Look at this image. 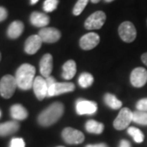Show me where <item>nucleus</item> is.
<instances>
[{
  "mask_svg": "<svg viewBox=\"0 0 147 147\" xmlns=\"http://www.w3.org/2000/svg\"><path fill=\"white\" fill-rule=\"evenodd\" d=\"M63 112L64 105L61 103L55 102L38 115V122L42 126H51L59 120V119L63 115Z\"/></svg>",
  "mask_w": 147,
  "mask_h": 147,
  "instance_id": "obj_1",
  "label": "nucleus"
},
{
  "mask_svg": "<svg viewBox=\"0 0 147 147\" xmlns=\"http://www.w3.org/2000/svg\"><path fill=\"white\" fill-rule=\"evenodd\" d=\"M35 75V68L30 64H23L16 73L17 87L22 90L30 89L33 87Z\"/></svg>",
  "mask_w": 147,
  "mask_h": 147,
  "instance_id": "obj_2",
  "label": "nucleus"
},
{
  "mask_svg": "<svg viewBox=\"0 0 147 147\" xmlns=\"http://www.w3.org/2000/svg\"><path fill=\"white\" fill-rule=\"evenodd\" d=\"M17 87L16 78L11 75L3 76L0 81V94L6 99L10 98L14 94Z\"/></svg>",
  "mask_w": 147,
  "mask_h": 147,
  "instance_id": "obj_3",
  "label": "nucleus"
},
{
  "mask_svg": "<svg viewBox=\"0 0 147 147\" xmlns=\"http://www.w3.org/2000/svg\"><path fill=\"white\" fill-rule=\"evenodd\" d=\"M105 20H106V16L105 12L98 11L92 13L91 16L88 17V19L84 23V26L87 30H99L105 24Z\"/></svg>",
  "mask_w": 147,
  "mask_h": 147,
  "instance_id": "obj_4",
  "label": "nucleus"
},
{
  "mask_svg": "<svg viewBox=\"0 0 147 147\" xmlns=\"http://www.w3.org/2000/svg\"><path fill=\"white\" fill-rule=\"evenodd\" d=\"M119 34L125 42H133L137 37V30L130 21H124L119 27Z\"/></svg>",
  "mask_w": 147,
  "mask_h": 147,
  "instance_id": "obj_5",
  "label": "nucleus"
},
{
  "mask_svg": "<svg viewBox=\"0 0 147 147\" xmlns=\"http://www.w3.org/2000/svg\"><path fill=\"white\" fill-rule=\"evenodd\" d=\"M132 112L128 108H123L114 121V127L117 130H123L132 121Z\"/></svg>",
  "mask_w": 147,
  "mask_h": 147,
  "instance_id": "obj_6",
  "label": "nucleus"
},
{
  "mask_svg": "<svg viewBox=\"0 0 147 147\" xmlns=\"http://www.w3.org/2000/svg\"><path fill=\"white\" fill-rule=\"evenodd\" d=\"M62 138L65 142L70 145L80 144L84 141V135L79 130L72 127H66L62 131Z\"/></svg>",
  "mask_w": 147,
  "mask_h": 147,
  "instance_id": "obj_7",
  "label": "nucleus"
},
{
  "mask_svg": "<svg viewBox=\"0 0 147 147\" xmlns=\"http://www.w3.org/2000/svg\"><path fill=\"white\" fill-rule=\"evenodd\" d=\"M38 36L41 38L42 42L47 43H53L57 42L61 38V34L56 28L53 27H44L38 32Z\"/></svg>",
  "mask_w": 147,
  "mask_h": 147,
  "instance_id": "obj_8",
  "label": "nucleus"
},
{
  "mask_svg": "<svg viewBox=\"0 0 147 147\" xmlns=\"http://www.w3.org/2000/svg\"><path fill=\"white\" fill-rule=\"evenodd\" d=\"M130 81L135 88H142L147 83V70L142 67L134 69L131 74Z\"/></svg>",
  "mask_w": 147,
  "mask_h": 147,
  "instance_id": "obj_9",
  "label": "nucleus"
},
{
  "mask_svg": "<svg viewBox=\"0 0 147 147\" xmlns=\"http://www.w3.org/2000/svg\"><path fill=\"white\" fill-rule=\"evenodd\" d=\"M74 88L75 86L72 83H56L48 88L47 96H54L65 92H69L74 91Z\"/></svg>",
  "mask_w": 147,
  "mask_h": 147,
  "instance_id": "obj_10",
  "label": "nucleus"
},
{
  "mask_svg": "<svg viewBox=\"0 0 147 147\" xmlns=\"http://www.w3.org/2000/svg\"><path fill=\"white\" fill-rule=\"evenodd\" d=\"M100 42V36L96 33H88L80 38L79 44L84 50H91L97 46Z\"/></svg>",
  "mask_w": 147,
  "mask_h": 147,
  "instance_id": "obj_11",
  "label": "nucleus"
},
{
  "mask_svg": "<svg viewBox=\"0 0 147 147\" xmlns=\"http://www.w3.org/2000/svg\"><path fill=\"white\" fill-rule=\"evenodd\" d=\"M33 88H34V92L35 93L38 100H43L47 96L48 87L46 83V79H44L42 77L38 76L34 79Z\"/></svg>",
  "mask_w": 147,
  "mask_h": 147,
  "instance_id": "obj_12",
  "label": "nucleus"
},
{
  "mask_svg": "<svg viewBox=\"0 0 147 147\" xmlns=\"http://www.w3.org/2000/svg\"><path fill=\"white\" fill-rule=\"evenodd\" d=\"M97 110L96 104L91 100H79L76 104V111L77 113L82 115H93Z\"/></svg>",
  "mask_w": 147,
  "mask_h": 147,
  "instance_id": "obj_13",
  "label": "nucleus"
},
{
  "mask_svg": "<svg viewBox=\"0 0 147 147\" xmlns=\"http://www.w3.org/2000/svg\"><path fill=\"white\" fill-rule=\"evenodd\" d=\"M42 39L38 34L30 36L25 42V52L30 55L36 53L42 46Z\"/></svg>",
  "mask_w": 147,
  "mask_h": 147,
  "instance_id": "obj_14",
  "label": "nucleus"
},
{
  "mask_svg": "<svg viewBox=\"0 0 147 147\" xmlns=\"http://www.w3.org/2000/svg\"><path fill=\"white\" fill-rule=\"evenodd\" d=\"M40 73L45 78L50 76L53 70V57L51 54H45L41 59L39 63Z\"/></svg>",
  "mask_w": 147,
  "mask_h": 147,
  "instance_id": "obj_15",
  "label": "nucleus"
},
{
  "mask_svg": "<svg viewBox=\"0 0 147 147\" xmlns=\"http://www.w3.org/2000/svg\"><path fill=\"white\" fill-rule=\"evenodd\" d=\"M30 22L33 26L35 27H42L44 28L47 26L50 22V18L45 13L34 11L30 15Z\"/></svg>",
  "mask_w": 147,
  "mask_h": 147,
  "instance_id": "obj_16",
  "label": "nucleus"
},
{
  "mask_svg": "<svg viewBox=\"0 0 147 147\" xmlns=\"http://www.w3.org/2000/svg\"><path fill=\"white\" fill-rule=\"evenodd\" d=\"M24 30V24L20 21L11 22L7 29V36L11 39H15L21 36Z\"/></svg>",
  "mask_w": 147,
  "mask_h": 147,
  "instance_id": "obj_17",
  "label": "nucleus"
},
{
  "mask_svg": "<svg viewBox=\"0 0 147 147\" xmlns=\"http://www.w3.org/2000/svg\"><path fill=\"white\" fill-rule=\"evenodd\" d=\"M20 127L17 122L9 121L3 123H0V137H5L15 133Z\"/></svg>",
  "mask_w": 147,
  "mask_h": 147,
  "instance_id": "obj_18",
  "label": "nucleus"
},
{
  "mask_svg": "<svg viewBox=\"0 0 147 147\" xmlns=\"http://www.w3.org/2000/svg\"><path fill=\"white\" fill-rule=\"evenodd\" d=\"M76 74V64L73 60H69L63 65L62 78L65 79H73Z\"/></svg>",
  "mask_w": 147,
  "mask_h": 147,
  "instance_id": "obj_19",
  "label": "nucleus"
},
{
  "mask_svg": "<svg viewBox=\"0 0 147 147\" xmlns=\"http://www.w3.org/2000/svg\"><path fill=\"white\" fill-rule=\"evenodd\" d=\"M11 115L15 119L23 120L28 117V112L24 106L20 104H16L11 107Z\"/></svg>",
  "mask_w": 147,
  "mask_h": 147,
  "instance_id": "obj_20",
  "label": "nucleus"
},
{
  "mask_svg": "<svg viewBox=\"0 0 147 147\" xmlns=\"http://www.w3.org/2000/svg\"><path fill=\"white\" fill-rule=\"evenodd\" d=\"M86 130L90 133H95V134H100L104 130V125L103 123L96 122L95 120H88L87 122L86 125Z\"/></svg>",
  "mask_w": 147,
  "mask_h": 147,
  "instance_id": "obj_21",
  "label": "nucleus"
},
{
  "mask_svg": "<svg viewBox=\"0 0 147 147\" xmlns=\"http://www.w3.org/2000/svg\"><path fill=\"white\" fill-rule=\"evenodd\" d=\"M105 101L107 105H109L110 108L114 110H119L122 106V102L120 100L117 99L115 96L110 94V93H107L105 96Z\"/></svg>",
  "mask_w": 147,
  "mask_h": 147,
  "instance_id": "obj_22",
  "label": "nucleus"
},
{
  "mask_svg": "<svg viewBox=\"0 0 147 147\" xmlns=\"http://www.w3.org/2000/svg\"><path fill=\"white\" fill-rule=\"evenodd\" d=\"M132 121L141 125H147V112L139 110L133 112Z\"/></svg>",
  "mask_w": 147,
  "mask_h": 147,
  "instance_id": "obj_23",
  "label": "nucleus"
},
{
  "mask_svg": "<svg viewBox=\"0 0 147 147\" xmlns=\"http://www.w3.org/2000/svg\"><path fill=\"white\" fill-rule=\"evenodd\" d=\"M79 84L82 88H88L93 84V77L89 73H83L79 78Z\"/></svg>",
  "mask_w": 147,
  "mask_h": 147,
  "instance_id": "obj_24",
  "label": "nucleus"
},
{
  "mask_svg": "<svg viewBox=\"0 0 147 147\" xmlns=\"http://www.w3.org/2000/svg\"><path fill=\"white\" fill-rule=\"evenodd\" d=\"M127 132L131 137H132L134 141L137 143H142L144 141V134L142 133V131L140 129H138L137 127H130L127 129Z\"/></svg>",
  "mask_w": 147,
  "mask_h": 147,
  "instance_id": "obj_25",
  "label": "nucleus"
},
{
  "mask_svg": "<svg viewBox=\"0 0 147 147\" xmlns=\"http://www.w3.org/2000/svg\"><path fill=\"white\" fill-rule=\"evenodd\" d=\"M89 0H78V2L75 3L73 9V13L74 16H79L84 10L85 7L87 6Z\"/></svg>",
  "mask_w": 147,
  "mask_h": 147,
  "instance_id": "obj_26",
  "label": "nucleus"
},
{
  "mask_svg": "<svg viewBox=\"0 0 147 147\" xmlns=\"http://www.w3.org/2000/svg\"><path fill=\"white\" fill-rule=\"evenodd\" d=\"M59 0H45L43 3V10L46 12H52L57 9Z\"/></svg>",
  "mask_w": 147,
  "mask_h": 147,
  "instance_id": "obj_27",
  "label": "nucleus"
},
{
  "mask_svg": "<svg viewBox=\"0 0 147 147\" xmlns=\"http://www.w3.org/2000/svg\"><path fill=\"white\" fill-rule=\"evenodd\" d=\"M137 109L139 111L147 112V98H143L137 102Z\"/></svg>",
  "mask_w": 147,
  "mask_h": 147,
  "instance_id": "obj_28",
  "label": "nucleus"
},
{
  "mask_svg": "<svg viewBox=\"0 0 147 147\" xmlns=\"http://www.w3.org/2000/svg\"><path fill=\"white\" fill-rule=\"evenodd\" d=\"M10 147H26L22 138H14L11 142Z\"/></svg>",
  "mask_w": 147,
  "mask_h": 147,
  "instance_id": "obj_29",
  "label": "nucleus"
},
{
  "mask_svg": "<svg viewBox=\"0 0 147 147\" xmlns=\"http://www.w3.org/2000/svg\"><path fill=\"white\" fill-rule=\"evenodd\" d=\"M7 17V11L3 7H0V22L3 21Z\"/></svg>",
  "mask_w": 147,
  "mask_h": 147,
  "instance_id": "obj_30",
  "label": "nucleus"
},
{
  "mask_svg": "<svg viewBox=\"0 0 147 147\" xmlns=\"http://www.w3.org/2000/svg\"><path fill=\"white\" fill-rule=\"evenodd\" d=\"M46 83H47V87L49 88V87H51V86L53 85L54 84H56L57 82H56V79H54L53 77H52V76H49V77L46 78Z\"/></svg>",
  "mask_w": 147,
  "mask_h": 147,
  "instance_id": "obj_31",
  "label": "nucleus"
},
{
  "mask_svg": "<svg viewBox=\"0 0 147 147\" xmlns=\"http://www.w3.org/2000/svg\"><path fill=\"white\" fill-rule=\"evenodd\" d=\"M119 147H131V145L126 140H123V141H121Z\"/></svg>",
  "mask_w": 147,
  "mask_h": 147,
  "instance_id": "obj_32",
  "label": "nucleus"
},
{
  "mask_svg": "<svg viewBox=\"0 0 147 147\" xmlns=\"http://www.w3.org/2000/svg\"><path fill=\"white\" fill-rule=\"evenodd\" d=\"M86 147H108V146H107V145L101 143V144H96V145H88V146H87Z\"/></svg>",
  "mask_w": 147,
  "mask_h": 147,
  "instance_id": "obj_33",
  "label": "nucleus"
},
{
  "mask_svg": "<svg viewBox=\"0 0 147 147\" xmlns=\"http://www.w3.org/2000/svg\"><path fill=\"white\" fill-rule=\"evenodd\" d=\"M142 61L143 63L147 66V53H144L142 56Z\"/></svg>",
  "mask_w": 147,
  "mask_h": 147,
  "instance_id": "obj_34",
  "label": "nucleus"
},
{
  "mask_svg": "<svg viewBox=\"0 0 147 147\" xmlns=\"http://www.w3.org/2000/svg\"><path fill=\"white\" fill-rule=\"evenodd\" d=\"M38 2V0H30V4L31 5H34V4H35Z\"/></svg>",
  "mask_w": 147,
  "mask_h": 147,
  "instance_id": "obj_35",
  "label": "nucleus"
},
{
  "mask_svg": "<svg viewBox=\"0 0 147 147\" xmlns=\"http://www.w3.org/2000/svg\"><path fill=\"white\" fill-rule=\"evenodd\" d=\"M92 1V3H99L100 0H91Z\"/></svg>",
  "mask_w": 147,
  "mask_h": 147,
  "instance_id": "obj_36",
  "label": "nucleus"
},
{
  "mask_svg": "<svg viewBox=\"0 0 147 147\" xmlns=\"http://www.w3.org/2000/svg\"><path fill=\"white\" fill-rule=\"evenodd\" d=\"M106 3H110V2H113L114 0H105Z\"/></svg>",
  "mask_w": 147,
  "mask_h": 147,
  "instance_id": "obj_37",
  "label": "nucleus"
},
{
  "mask_svg": "<svg viewBox=\"0 0 147 147\" xmlns=\"http://www.w3.org/2000/svg\"><path fill=\"white\" fill-rule=\"evenodd\" d=\"M0 61H1V53H0Z\"/></svg>",
  "mask_w": 147,
  "mask_h": 147,
  "instance_id": "obj_38",
  "label": "nucleus"
},
{
  "mask_svg": "<svg viewBox=\"0 0 147 147\" xmlns=\"http://www.w3.org/2000/svg\"><path fill=\"white\" fill-rule=\"evenodd\" d=\"M0 116H1V112H0Z\"/></svg>",
  "mask_w": 147,
  "mask_h": 147,
  "instance_id": "obj_39",
  "label": "nucleus"
},
{
  "mask_svg": "<svg viewBox=\"0 0 147 147\" xmlns=\"http://www.w3.org/2000/svg\"><path fill=\"white\" fill-rule=\"evenodd\" d=\"M59 147H63V146H59Z\"/></svg>",
  "mask_w": 147,
  "mask_h": 147,
  "instance_id": "obj_40",
  "label": "nucleus"
}]
</instances>
